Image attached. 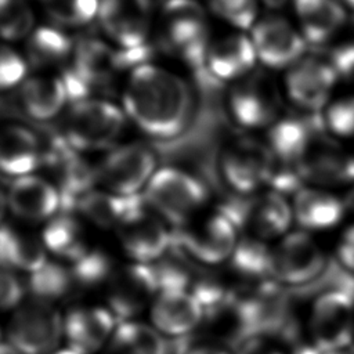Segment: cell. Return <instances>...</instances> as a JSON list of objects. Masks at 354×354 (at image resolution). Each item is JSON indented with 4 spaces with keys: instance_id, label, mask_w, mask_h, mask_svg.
Instances as JSON below:
<instances>
[{
    "instance_id": "obj_1",
    "label": "cell",
    "mask_w": 354,
    "mask_h": 354,
    "mask_svg": "<svg viewBox=\"0 0 354 354\" xmlns=\"http://www.w3.org/2000/svg\"><path fill=\"white\" fill-rule=\"evenodd\" d=\"M123 108L140 130L155 138H171L187 126L192 112L188 84L176 73L144 64L130 71Z\"/></svg>"
},
{
    "instance_id": "obj_2",
    "label": "cell",
    "mask_w": 354,
    "mask_h": 354,
    "mask_svg": "<svg viewBox=\"0 0 354 354\" xmlns=\"http://www.w3.org/2000/svg\"><path fill=\"white\" fill-rule=\"evenodd\" d=\"M282 84L266 71L254 69L232 83L227 95L231 119L246 130L270 129L285 113Z\"/></svg>"
},
{
    "instance_id": "obj_3",
    "label": "cell",
    "mask_w": 354,
    "mask_h": 354,
    "mask_svg": "<svg viewBox=\"0 0 354 354\" xmlns=\"http://www.w3.org/2000/svg\"><path fill=\"white\" fill-rule=\"evenodd\" d=\"M207 196V189L199 178L176 167L156 170L144 194L149 207L173 228L191 221Z\"/></svg>"
},
{
    "instance_id": "obj_4",
    "label": "cell",
    "mask_w": 354,
    "mask_h": 354,
    "mask_svg": "<svg viewBox=\"0 0 354 354\" xmlns=\"http://www.w3.org/2000/svg\"><path fill=\"white\" fill-rule=\"evenodd\" d=\"M162 43L195 71H206L209 40L206 14L195 0H167L162 10Z\"/></svg>"
},
{
    "instance_id": "obj_5",
    "label": "cell",
    "mask_w": 354,
    "mask_h": 354,
    "mask_svg": "<svg viewBox=\"0 0 354 354\" xmlns=\"http://www.w3.org/2000/svg\"><path fill=\"white\" fill-rule=\"evenodd\" d=\"M126 113L118 105L98 98L72 104L66 118L64 137L79 152L109 148L122 134Z\"/></svg>"
},
{
    "instance_id": "obj_6",
    "label": "cell",
    "mask_w": 354,
    "mask_h": 354,
    "mask_svg": "<svg viewBox=\"0 0 354 354\" xmlns=\"http://www.w3.org/2000/svg\"><path fill=\"white\" fill-rule=\"evenodd\" d=\"M238 227L218 209L201 220L171 230V246L202 266L230 260L239 238Z\"/></svg>"
},
{
    "instance_id": "obj_7",
    "label": "cell",
    "mask_w": 354,
    "mask_h": 354,
    "mask_svg": "<svg viewBox=\"0 0 354 354\" xmlns=\"http://www.w3.org/2000/svg\"><path fill=\"white\" fill-rule=\"evenodd\" d=\"M64 336V318L55 306L28 299L12 313L8 343L21 354H53Z\"/></svg>"
},
{
    "instance_id": "obj_8",
    "label": "cell",
    "mask_w": 354,
    "mask_h": 354,
    "mask_svg": "<svg viewBox=\"0 0 354 354\" xmlns=\"http://www.w3.org/2000/svg\"><path fill=\"white\" fill-rule=\"evenodd\" d=\"M340 75L328 57L304 55L285 71V98L304 113L318 115L333 98Z\"/></svg>"
},
{
    "instance_id": "obj_9",
    "label": "cell",
    "mask_w": 354,
    "mask_h": 354,
    "mask_svg": "<svg viewBox=\"0 0 354 354\" xmlns=\"http://www.w3.org/2000/svg\"><path fill=\"white\" fill-rule=\"evenodd\" d=\"M274 156L266 141L241 137L231 141L220 155V173L238 195L249 196L267 188Z\"/></svg>"
},
{
    "instance_id": "obj_10",
    "label": "cell",
    "mask_w": 354,
    "mask_h": 354,
    "mask_svg": "<svg viewBox=\"0 0 354 354\" xmlns=\"http://www.w3.org/2000/svg\"><path fill=\"white\" fill-rule=\"evenodd\" d=\"M311 343L322 353L342 351L353 340L354 297L343 290H326L314 300L310 321Z\"/></svg>"
},
{
    "instance_id": "obj_11",
    "label": "cell",
    "mask_w": 354,
    "mask_h": 354,
    "mask_svg": "<svg viewBox=\"0 0 354 354\" xmlns=\"http://www.w3.org/2000/svg\"><path fill=\"white\" fill-rule=\"evenodd\" d=\"M249 32L257 61L268 71H286L307 53L299 28L274 12L259 17Z\"/></svg>"
},
{
    "instance_id": "obj_12",
    "label": "cell",
    "mask_w": 354,
    "mask_h": 354,
    "mask_svg": "<svg viewBox=\"0 0 354 354\" xmlns=\"http://www.w3.org/2000/svg\"><path fill=\"white\" fill-rule=\"evenodd\" d=\"M95 171L97 183L105 191L133 196L138 195L155 174L156 156L147 145L131 142L112 149Z\"/></svg>"
},
{
    "instance_id": "obj_13",
    "label": "cell",
    "mask_w": 354,
    "mask_h": 354,
    "mask_svg": "<svg viewBox=\"0 0 354 354\" xmlns=\"http://www.w3.org/2000/svg\"><path fill=\"white\" fill-rule=\"evenodd\" d=\"M326 266L322 249L306 231L288 232L272 249L271 277L279 283L306 286L315 281Z\"/></svg>"
},
{
    "instance_id": "obj_14",
    "label": "cell",
    "mask_w": 354,
    "mask_h": 354,
    "mask_svg": "<svg viewBox=\"0 0 354 354\" xmlns=\"http://www.w3.org/2000/svg\"><path fill=\"white\" fill-rule=\"evenodd\" d=\"M159 293L152 264L130 263L118 267L105 286L106 308L116 321L127 322L153 303Z\"/></svg>"
},
{
    "instance_id": "obj_15",
    "label": "cell",
    "mask_w": 354,
    "mask_h": 354,
    "mask_svg": "<svg viewBox=\"0 0 354 354\" xmlns=\"http://www.w3.org/2000/svg\"><path fill=\"white\" fill-rule=\"evenodd\" d=\"M116 232L123 252L133 263L151 264L171 245V231L147 201L118 225Z\"/></svg>"
},
{
    "instance_id": "obj_16",
    "label": "cell",
    "mask_w": 354,
    "mask_h": 354,
    "mask_svg": "<svg viewBox=\"0 0 354 354\" xmlns=\"http://www.w3.org/2000/svg\"><path fill=\"white\" fill-rule=\"evenodd\" d=\"M97 18L118 48L130 50L148 44L151 0H101Z\"/></svg>"
},
{
    "instance_id": "obj_17",
    "label": "cell",
    "mask_w": 354,
    "mask_h": 354,
    "mask_svg": "<svg viewBox=\"0 0 354 354\" xmlns=\"http://www.w3.org/2000/svg\"><path fill=\"white\" fill-rule=\"evenodd\" d=\"M299 166L306 185L330 189L354 183V155L325 131L315 137Z\"/></svg>"
},
{
    "instance_id": "obj_18",
    "label": "cell",
    "mask_w": 354,
    "mask_h": 354,
    "mask_svg": "<svg viewBox=\"0 0 354 354\" xmlns=\"http://www.w3.org/2000/svg\"><path fill=\"white\" fill-rule=\"evenodd\" d=\"M292 221V203L275 191L267 189L243 199L241 230L245 228L252 238L266 242L286 235Z\"/></svg>"
},
{
    "instance_id": "obj_19",
    "label": "cell",
    "mask_w": 354,
    "mask_h": 354,
    "mask_svg": "<svg viewBox=\"0 0 354 354\" xmlns=\"http://www.w3.org/2000/svg\"><path fill=\"white\" fill-rule=\"evenodd\" d=\"M324 131L318 115L283 113L267 129L266 144L277 160L300 165L315 137Z\"/></svg>"
},
{
    "instance_id": "obj_20",
    "label": "cell",
    "mask_w": 354,
    "mask_h": 354,
    "mask_svg": "<svg viewBox=\"0 0 354 354\" xmlns=\"http://www.w3.org/2000/svg\"><path fill=\"white\" fill-rule=\"evenodd\" d=\"M115 322L106 307L76 306L64 317V336L69 348L79 354H94L109 342Z\"/></svg>"
},
{
    "instance_id": "obj_21",
    "label": "cell",
    "mask_w": 354,
    "mask_h": 354,
    "mask_svg": "<svg viewBox=\"0 0 354 354\" xmlns=\"http://www.w3.org/2000/svg\"><path fill=\"white\" fill-rule=\"evenodd\" d=\"M7 203L14 216L29 223L48 221L61 210L57 187L35 174L17 177L11 183Z\"/></svg>"
},
{
    "instance_id": "obj_22",
    "label": "cell",
    "mask_w": 354,
    "mask_h": 354,
    "mask_svg": "<svg viewBox=\"0 0 354 354\" xmlns=\"http://www.w3.org/2000/svg\"><path fill=\"white\" fill-rule=\"evenodd\" d=\"M257 64L250 36L236 32L210 41L205 69L216 80L235 83L253 72Z\"/></svg>"
},
{
    "instance_id": "obj_23",
    "label": "cell",
    "mask_w": 354,
    "mask_h": 354,
    "mask_svg": "<svg viewBox=\"0 0 354 354\" xmlns=\"http://www.w3.org/2000/svg\"><path fill=\"white\" fill-rule=\"evenodd\" d=\"M149 310L152 326L170 337L195 333L205 317L202 304L183 290L159 292Z\"/></svg>"
},
{
    "instance_id": "obj_24",
    "label": "cell",
    "mask_w": 354,
    "mask_h": 354,
    "mask_svg": "<svg viewBox=\"0 0 354 354\" xmlns=\"http://www.w3.org/2000/svg\"><path fill=\"white\" fill-rule=\"evenodd\" d=\"M44 140L32 129L6 123L0 126V171L22 177L43 166Z\"/></svg>"
},
{
    "instance_id": "obj_25",
    "label": "cell",
    "mask_w": 354,
    "mask_h": 354,
    "mask_svg": "<svg viewBox=\"0 0 354 354\" xmlns=\"http://www.w3.org/2000/svg\"><path fill=\"white\" fill-rule=\"evenodd\" d=\"M290 4L308 46L329 43L346 25L347 7L342 0H292Z\"/></svg>"
},
{
    "instance_id": "obj_26",
    "label": "cell",
    "mask_w": 354,
    "mask_h": 354,
    "mask_svg": "<svg viewBox=\"0 0 354 354\" xmlns=\"http://www.w3.org/2000/svg\"><path fill=\"white\" fill-rule=\"evenodd\" d=\"M293 220L307 231H322L337 225L344 213V199L328 188L304 185L292 199Z\"/></svg>"
},
{
    "instance_id": "obj_27",
    "label": "cell",
    "mask_w": 354,
    "mask_h": 354,
    "mask_svg": "<svg viewBox=\"0 0 354 354\" xmlns=\"http://www.w3.org/2000/svg\"><path fill=\"white\" fill-rule=\"evenodd\" d=\"M68 68L91 90L111 83L119 69L116 48L98 39L82 40L73 48Z\"/></svg>"
},
{
    "instance_id": "obj_28",
    "label": "cell",
    "mask_w": 354,
    "mask_h": 354,
    "mask_svg": "<svg viewBox=\"0 0 354 354\" xmlns=\"http://www.w3.org/2000/svg\"><path fill=\"white\" fill-rule=\"evenodd\" d=\"M19 101L32 119L44 122L62 111L68 97L61 76L36 75L21 83Z\"/></svg>"
},
{
    "instance_id": "obj_29",
    "label": "cell",
    "mask_w": 354,
    "mask_h": 354,
    "mask_svg": "<svg viewBox=\"0 0 354 354\" xmlns=\"http://www.w3.org/2000/svg\"><path fill=\"white\" fill-rule=\"evenodd\" d=\"M47 261L41 239L8 224H0V268L30 274Z\"/></svg>"
},
{
    "instance_id": "obj_30",
    "label": "cell",
    "mask_w": 354,
    "mask_h": 354,
    "mask_svg": "<svg viewBox=\"0 0 354 354\" xmlns=\"http://www.w3.org/2000/svg\"><path fill=\"white\" fill-rule=\"evenodd\" d=\"M40 239L47 253L71 264L91 249L84 227L72 213H61L48 220Z\"/></svg>"
},
{
    "instance_id": "obj_31",
    "label": "cell",
    "mask_w": 354,
    "mask_h": 354,
    "mask_svg": "<svg viewBox=\"0 0 354 354\" xmlns=\"http://www.w3.org/2000/svg\"><path fill=\"white\" fill-rule=\"evenodd\" d=\"M145 202L144 195L122 196L108 191H90L79 202L76 212L86 220L102 230L118 228V225L138 206Z\"/></svg>"
},
{
    "instance_id": "obj_32",
    "label": "cell",
    "mask_w": 354,
    "mask_h": 354,
    "mask_svg": "<svg viewBox=\"0 0 354 354\" xmlns=\"http://www.w3.org/2000/svg\"><path fill=\"white\" fill-rule=\"evenodd\" d=\"M25 292L29 295V299L40 300L53 306L79 295L71 267L51 260L39 270L28 274Z\"/></svg>"
},
{
    "instance_id": "obj_33",
    "label": "cell",
    "mask_w": 354,
    "mask_h": 354,
    "mask_svg": "<svg viewBox=\"0 0 354 354\" xmlns=\"http://www.w3.org/2000/svg\"><path fill=\"white\" fill-rule=\"evenodd\" d=\"M102 354H169V340L152 325L137 321L120 322Z\"/></svg>"
},
{
    "instance_id": "obj_34",
    "label": "cell",
    "mask_w": 354,
    "mask_h": 354,
    "mask_svg": "<svg viewBox=\"0 0 354 354\" xmlns=\"http://www.w3.org/2000/svg\"><path fill=\"white\" fill-rule=\"evenodd\" d=\"M228 263L232 274L243 281L242 286H252L272 278V249L249 235L238 241Z\"/></svg>"
},
{
    "instance_id": "obj_35",
    "label": "cell",
    "mask_w": 354,
    "mask_h": 354,
    "mask_svg": "<svg viewBox=\"0 0 354 354\" xmlns=\"http://www.w3.org/2000/svg\"><path fill=\"white\" fill-rule=\"evenodd\" d=\"M73 41L55 26H39L26 39V62L33 66H53L73 54Z\"/></svg>"
},
{
    "instance_id": "obj_36",
    "label": "cell",
    "mask_w": 354,
    "mask_h": 354,
    "mask_svg": "<svg viewBox=\"0 0 354 354\" xmlns=\"http://www.w3.org/2000/svg\"><path fill=\"white\" fill-rule=\"evenodd\" d=\"M159 292H189L199 266L184 252L170 245L169 250L156 261L151 263Z\"/></svg>"
},
{
    "instance_id": "obj_37",
    "label": "cell",
    "mask_w": 354,
    "mask_h": 354,
    "mask_svg": "<svg viewBox=\"0 0 354 354\" xmlns=\"http://www.w3.org/2000/svg\"><path fill=\"white\" fill-rule=\"evenodd\" d=\"M69 267L79 293L106 286L118 270L113 257L98 248H91Z\"/></svg>"
},
{
    "instance_id": "obj_38",
    "label": "cell",
    "mask_w": 354,
    "mask_h": 354,
    "mask_svg": "<svg viewBox=\"0 0 354 354\" xmlns=\"http://www.w3.org/2000/svg\"><path fill=\"white\" fill-rule=\"evenodd\" d=\"M319 118L324 131L335 140L354 137V94L333 97Z\"/></svg>"
},
{
    "instance_id": "obj_39",
    "label": "cell",
    "mask_w": 354,
    "mask_h": 354,
    "mask_svg": "<svg viewBox=\"0 0 354 354\" xmlns=\"http://www.w3.org/2000/svg\"><path fill=\"white\" fill-rule=\"evenodd\" d=\"M35 15L24 0H0V37L17 41L33 32Z\"/></svg>"
},
{
    "instance_id": "obj_40",
    "label": "cell",
    "mask_w": 354,
    "mask_h": 354,
    "mask_svg": "<svg viewBox=\"0 0 354 354\" xmlns=\"http://www.w3.org/2000/svg\"><path fill=\"white\" fill-rule=\"evenodd\" d=\"M48 17L65 26L90 24L100 10L101 0H39Z\"/></svg>"
},
{
    "instance_id": "obj_41",
    "label": "cell",
    "mask_w": 354,
    "mask_h": 354,
    "mask_svg": "<svg viewBox=\"0 0 354 354\" xmlns=\"http://www.w3.org/2000/svg\"><path fill=\"white\" fill-rule=\"evenodd\" d=\"M212 11L241 32L250 30L259 19L260 0H207Z\"/></svg>"
},
{
    "instance_id": "obj_42",
    "label": "cell",
    "mask_w": 354,
    "mask_h": 354,
    "mask_svg": "<svg viewBox=\"0 0 354 354\" xmlns=\"http://www.w3.org/2000/svg\"><path fill=\"white\" fill-rule=\"evenodd\" d=\"M28 62L8 44L0 43V91L21 84L26 77Z\"/></svg>"
},
{
    "instance_id": "obj_43",
    "label": "cell",
    "mask_w": 354,
    "mask_h": 354,
    "mask_svg": "<svg viewBox=\"0 0 354 354\" xmlns=\"http://www.w3.org/2000/svg\"><path fill=\"white\" fill-rule=\"evenodd\" d=\"M25 283L14 271L0 268V313L17 308L22 303Z\"/></svg>"
},
{
    "instance_id": "obj_44",
    "label": "cell",
    "mask_w": 354,
    "mask_h": 354,
    "mask_svg": "<svg viewBox=\"0 0 354 354\" xmlns=\"http://www.w3.org/2000/svg\"><path fill=\"white\" fill-rule=\"evenodd\" d=\"M336 261L348 272L354 274V224L342 234L336 248Z\"/></svg>"
},
{
    "instance_id": "obj_45",
    "label": "cell",
    "mask_w": 354,
    "mask_h": 354,
    "mask_svg": "<svg viewBox=\"0 0 354 354\" xmlns=\"http://www.w3.org/2000/svg\"><path fill=\"white\" fill-rule=\"evenodd\" d=\"M328 58L337 69L340 77H346L354 83V44L339 47Z\"/></svg>"
},
{
    "instance_id": "obj_46",
    "label": "cell",
    "mask_w": 354,
    "mask_h": 354,
    "mask_svg": "<svg viewBox=\"0 0 354 354\" xmlns=\"http://www.w3.org/2000/svg\"><path fill=\"white\" fill-rule=\"evenodd\" d=\"M236 354H285L277 344L267 340L266 336H253L245 340Z\"/></svg>"
},
{
    "instance_id": "obj_47",
    "label": "cell",
    "mask_w": 354,
    "mask_h": 354,
    "mask_svg": "<svg viewBox=\"0 0 354 354\" xmlns=\"http://www.w3.org/2000/svg\"><path fill=\"white\" fill-rule=\"evenodd\" d=\"M184 343H185V353L184 354H230L221 346L199 342V337H198L196 332L191 333V335H187L184 337Z\"/></svg>"
},
{
    "instance_id": "obj_48",
    "label": "cell",
    "mask_w": 354,
    "mask_h": 354,
    "mask_svg": "<svg viewBox=\"0 0 354 354\" xmlns=\"http://www.w3.org/2000/svg\"><path fill=\"white\" fill-rule=\"evenodd\" d=\"M266 7H268L272 11H277L282 7H285L288 3H290L292 0H260Z\"/></svg>"
},
{
    "instance_id": "obj_49",
    "label": "cell",
    "mask_w": 354,
    "mask_h": 354,
    "mask_svg": "<svg viewBox=\"0 0 354 354\" xmlns=\"http://www.w3.org/2000/svg\"><path fill=\"white\" fill-rule=\"evenodd\" d=\"M7 207H8L7 195L0 189V224H3V218H4V214H6Z\"/></svg>"
},
{
    "instance_id": "obj_50",
    "label": "cell",
    "mask_w": 354,
    "mask_h": 354,
    "mask_svg": "<svg viewBox=\"0 0 354 354\" xmlns=\"http://www.w3.org/2000/svg\"><path fill=\"white\" fill-rule=\"evenodd\" d=\"M343 199L346 203V209L354 212V187H351V189L347 192L346 198H343Z\"/></svg>"
},
{
    "instance_id": "obj_51",
    "label": "cell",
    "mask_w": 354,
    "mask_h": 354,
    "mask_svg": "<svg viewBox=\"0 0 354 354\" xmlns=\"http://www.w3.org/2000/svg\"><path fill=\"white\" fill-rule=\"evenodd\" d=\"M0 354H21L8 342H0Z\"/></svg>"
},
{
    "instance_id": "obj_52",
    "label": "cell",
    "mask_w": 354,
    "mask_h": 354,
    "mask_svg": "<svg viewBox=\"0 0 354 354\" xmlns=\"http://www.w3.org/2000/svg\"><path fill=\"white\" fill-rule=\"evenodd\" d=\"M53 354H79L77 351H75V350H72V348H62V350H57L55 353H53Z\"/></svg>"
},
{
    "instance_id": "obj_53",
    "label": "cell",
    "mask_w": 354,
    "mask_h": 354,
    "mask_svg": "<svg viewBox=\"0 0 354 354\" xmlns=\"http://www.w3.org/2000/svg\"><path fill=\"white\" fill-rule=\"evenodd\" d=\"M347 8L354 10V0H342Z\"/></svg>"
},
{
    "instance_id": "obj_54",
    "label": "cell",
    "mask_w": 354,
    "mask_h": 354,
    "mask_svg": "<svg viewBox=\"0 0 354 354\" xmlns=\"http://www.w3.org/2000/svg\"><path fill=\"white\" fill-rule=\"evenodd\" d=\"M325 354H348V353H343V351H333V353H325Z\"/></svg>"
},
{
    "instance_id": "obj_55",
    "label": "cell",
    "mask_w": 354,
    "mask_h": 354,
    "mask_svg": "<svg viewBox=\"0 0 354 354\" xmlns=\"http://www.w3.org/2000/svg\"><path fill=\"white\" fill-rule=\"evenodd\" d=\"M0 342H1V329H0Z\"/></svg>"
}]
</instances>
